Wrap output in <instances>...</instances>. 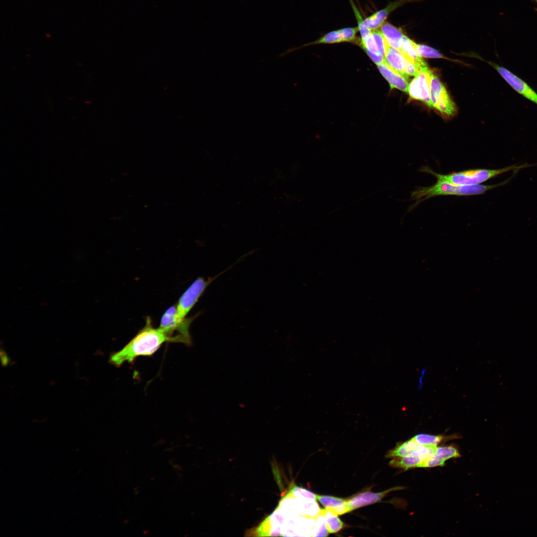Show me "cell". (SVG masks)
I'll return each instance as SVG.
<instances>
[{
    "instance_id": "cell-1",
    "label": "cell",
    "mask_w": 537,
    "mask_h": 537,
    "mask_svg": "<svg viewBox=\"0 0 537 537\" xmlns=\"http://www.w3.org/2000/svg\"><path fill=\"white\" fill-rule=\"evenodd\" d=\"M314 494L293 485L281 497L276 508L251 532L256 536H302L306 521L317 517Z\"/></svg>"
},
{
    "instance_id": "cell-2",
    "label": "cell",
    "mask_w": 537,
    "mask_h": 537,
    "mask_svg": "<svg viewBox=\"0 0 537 537\" xmlns=\"http://www.w3.org/2000/svg\"><path fill=\"white\" fill-rule=\"evenodd\" d=\"M165 343H179L175 337L167 335L159 327H153L147 317L144 326L121 350L110 355L109 362L119 367L127 362L132 364L139 357L153 356Z\"/></svg>"
},
{
    "instance_id": "cell-3",
    "label": "cell",
    "mask_w": 537,
    "mask_h": 537,
    "mask_svg": "<svg viewBox=\"0 0 537 537\" xmlns=\"http://www.w3.org/2000/svg\"><path fill=\"white\" fill-rule=\"evenodd\" d=\"M534 165L527 164L520 165L515 164L501 169H476L452 172L446 175L438 174L427 166L422 168L421 171L434 176L438 181L456 185H471L479 184L511 171L519 170Z\"/></svg>"
},
{
    "instance_id": "cell-4",
    "label": "cell",
    "mask_w": 537,
    "mask_h": 537,
    "mask_svg": "<svg viewBox=\"0 0 537 537\" xmlns=\"http://www.w3.org/2000/svg\"><path fill=\"white\" fill-rule=\"evenodd\" d=\"M513 177L503 182L492 185L475 184L456 185L451 183L437 182L433 185L419 187L411 193V198L416 200L415 206L421 202L432 197L440 195L470 196L482 194L487 190L507 183Z\"/></svg>"
},
{
    "instance_id": "cell-5",
    "label": "cell",
    "mask_w": 537,
    "mask_h": 537,
    "mask_svg": "<svg viewBox=\"0 0 537 537\" xmlns=\"http://www.w3.org/2000/svg\"><path fill=\"white\" fill-rule=\"evenodd\" d=\"M200 314L179 319L177 314L176 305L170 307L162 315L159 328L167 335L177 338L179 343L190 346L192 344L189 328L193 321Z\"/></svg>"
},
{
    "instance_id": "cell-6",
    "label": "cell",
    "mask_w": 537,
    "mask_h": 537,
    "mask_svg": "<svg viewBox=\"0 0 537 537\" xmlns=\"http://www.w3.org/2000/svg\"><path fill=\"white\" fill-rule=\"evenodd\" d=\"M236 263L213 277L205 280L203 277H199L194 280L182 294L176 305L178 317L181 320L185 318L199 298L202 295L207 286L218 276L231 268Z\"/></svg>"
},
{
    "instance_id": "cell-7",
    "label": "cell",
    "mask_w": 537,
    "mask_h": 537,
    "mask_svg": "<svg viewBox=\"0 0 537 537\" xmlns=\"http://www.w3.org/2000/svg\"><path fill=\"white\" fill-rule=\"evenodd\" d=\"M430 98L432 107L443 116H452L456 112L455 104L450 98L444 85L432 72L430 78Z\"/></svg>"
},
{
    "instance_id": "cell-8",
    "label": "cell",
    "mask_w": 537,
    "mask_h": 537,
    "mask_svg": "<svg viewBox=\"0 0 537 537\" xmlns=\"http://www.w3.org/2000/svg\"><path fill=\"white\" fill-rule=\"evenodd\" d=\"M498 73L504 80L515 91L537 105V92L526 81L506 68L493 62H488Z\"/></svg>"
},
{
    "instance_id": "cell-9",
    "label": "cell",
    "mask_w": 537,
    "mask_h": 537,
    "mask_svg": "<svg viewBox=\"0 0 537 537\" xmlns=\"http://www.w3.org/2000/svg\"><path fill=\"white\" fill-rule=\"evenodd\" d=\"M432 72L427 67L423 68L410 82L408 92L410 97L420 100L432 107L430 98V78Z\"/></svg>"
},
{
    "instance_id": "cell-10",
    "label": "cell",
    "mask_w": 537,
    "mask_h": 537,
    "mask_svg": "<svg viewBox=\"0 0 537 537\" xmlns=\"http://www.w3.org/2000/svg\"><path fill=\"white\" fill-rule=\"evenodd\" d=\"M404 488L403 487H394L380 492H363L347 499V505L349 512L360 507L369 505L380 501L389 493Z\"/></svg>"
},
{
    "instance_id": "cell-11",
    "label": "cell",
    "mask_w": 537,
    "mask_h": 537,
    "mask_svg": "<svg viewBox=\"0 0 537 537\" xmlns=\"http://www.w3.org/2000/svg\"><path fill=\"white\" fill-rule=\"evenodd\" d=\"M460 456L458 449L453 445L437 447L433 455L422 462L419 467L443 466L446 460Z\"/></svg>"
},
{
    "instance_id": "cell-12",
    "label": "cell",
    "mask_w": 537,
    "mask_h": 537,
    "mask_svg": "<svg viewBox=\"0 0 537 537\" xmlns=\"http://www.w3.org/2000/svg\"><path fill=\"white\" fill-rule=\"evenodd\" d=\"M377 67L380 73L389 84L391 89H396L408 92V79L391 67L386 61L378 65Z\"/></svg>"
},
{
    "instance_id": "cell-13",
    "label": "cell",
    "mask_w": 537,
    "mask_h": 537,
    "mask_svg": "<svg viewBox=\"0 0 537 537\" xmlns=\"http://www.w3.org/2000/svg\"><path fill=\"white\" fill-rule=\"evenodd\" d=\"M410 0H398L390 3L386 8L379 10L370 16L363 20L364 25L369 29L372 30L381 27L390 13L395 8L399 6Z\"/></svg>"
},
{
    "instance_id": "cell-14",
    "label": "cell",
    "mask_w": 537,
    "mask_h": 537,
    "mask_svg": "<svg viewBox=\"0 0 537 537\" xmlns=\"http://www.w3.org/2000/svg\"><path fill=\"white\" fill-rule=\"evenodd\" d=\"M317 500L325 507L338 515L349 513L347 499L328 495L316 494Z\"/></svg>"
},
{
    "instance_id": "cell-15",
    "label": "cell",
    "mask_w": 537,
    "mask_h": 537,
    "mask_svg": "<svg viewBox=\"0 0 537 537\" xmlns=\"http://www.w3.org/2000/svg\"><path fill=\"white\" fill-rule=\"evenodd\" d=\"M385 59L388 65L409 79L405 74L408 59L400 51L389 45L385 55Z\"/></svg>"
},
{
    "instance_id": "cell-16",
    "label": "cell",
    "mask_w": 537,
    "mask_h": 537,
    "mask_svg": "<svg viewBox=\"0 0 537 537\" xmlns=\"http://www.w3.org/2000/svg\"><path fill=\"white\" fill-rule=\"evenodd\" d=\"M399 51L406 58L414 63L421 67L427 66L426 63L419 55L416 50L415 43L404 34L402 37L401 48Z\"/></svg>"
},
{
    "instance_id": "cell-17",
    "label": "cell",
    "mask_w": 537,
    "mask_h": 537,
    "mask_svg": "<svg viewBox=\"0 0 537 537\" xmlns=\"http://www.w3.org/2000/svg\"><path fill=\"white\" fill-rule=\"evenodd\" d=\"M381 28L388 44L391 47L400 50L404 35L401 30L387 22L384 23Z\"/></svg>"
},
{
    "instance_id": "cell-18",
    "label": "cell",
    "mask_w": 537,
    "mask_h": 537,
    "mask_svg": "<svg viewBox=\"0 0 537 537\" xmlns=\"http://www.w3.org/2000/svg\"><path fill=\"white\" fill-rule=\"evenodd\" d=\"M421 446V445L419 444L411 438L410 440L397 446L394 448L390 450L387 454L386 457L395 458L409 456L420 448Z\"/></svg>"
},
{
    "instance_id": "cell-19",
    "label": "cell",
    "mask_w": 537,
    "mask_h": 537,
    "mask_svg": "<svg viewBox=\"0 0 537 537\" xmlns=\"http://www.w3.org/2000/svg\"><path fill=\"white\" fill-rule=\"evenodd\" d=\"M417 443L423 446H435L442 442H446L458 438V436L452 435L450 436L433 435L427 434H419L412 438Z\"/></svg>"
},
{
    "instance_id": "cell-20",
    "label": "cell",
    "mask_w": 537,
    "mask_h": 537,
    "mask_svg": "<svg viewBox=\"0 0 537 537\" xmlns=\"http://www.w3.org/2000/svg\"><path fill=\"white\" fill-rule=\"evenodd\" d=\"M424 461V460L419 456L410 455L402 457L393 458L389 462V465L394 467L407 470L409 468L419 467L421 463Z\"/></svg>"
},
{
    "instance_id": "cell-21",
    "label": "cell",
    "mask_w": 537,
    "mask_h": 537,
    "mask_svg": "<svg viewBox=\"0 0 537 537\" xmlns=\"http://www.w3.org/2000/svg\"><path fill=\"white\" fill-rule=\"evenodd\" d=\"M329 533H336L344 527L343 522L338 515L326 509L321 510Z\"/></svg>"
},
{
    "instance_id": "cell-22",
    "label": "cell",
    "mask_w": 537,
    "mask_h": 537,
    "mask_svg": "<svg viewBox=\"0 0 537 537\" xmlns=\"http://www.w3.org/2000/svg\"><path fill=\"white\" fill-rule=\"evenodd\" d=\"M345 42L342 29L328 32L312 44H333Z\"/></svg>"
},
{
    "instance_id": "cell-23",
    "label": "cell",
    "mask_w": 537,
    "mask_h": 537,
    "mask_svg": "<svg viewBox=\"0 0 537 537\" xmlns=\"http://www.w3.org/2000/svg\"><path fill=\"white\" fill-rule=\"evenodd\" d=\"M375 43L379 53L385 57L387 49L389 45L381 30L374 29L371 30Z\"/></svg>"
},
{
    "instance_id": "cell-24",
    "label": "cell",
    "mask_w": 537,
    "mask_h": 537,
    "mask_svg": "<svg viewBox=\"0 0 537 537\" xmlns=\"http://www.w3.org/2000/svg\"><path fill=\"white\" fill-rule=\"evenodd\" d=\"M416 50L421 57L431 58H445L436 49L423 44L415 43Z\"/></svg>"
},
{
    "instance_id": "cell-25",
    "label": "cell",
    "mask_w": 537,
    "mask_h": 537,
    "mask_svg": "<svg viewBox=\"0 0 537 537\" xmlns=\"http://www.w3.org/2000/svg\"><path fill=\"white\" fill-rule=\"evenodd\" d=\"M312 536L325 537L329 534L323 516L320 512L316 517V524L312 530Z\"/></svg>"
},
{
    "instance_id": "cell-26",
    "label": "cell",
    "mask_w": 537,
    "mask_h": 537,
    "mask_svg": "<svg viewBox=\"0 0 537 537\" xmlns=\"http://www.w3.org/2000/svg\"><path fill=\"white\" fill-rule=\"evenodd\" d=\"M0 358L2 366H7L10 362V358L7 354L2 350L0 352Z\"/></svg>"
},
{
    "instance_id": "cell-27",
    "label": "cell",
    "mask_w": 537,
    "mask_h": 537,
    "mask_svg": "<svg viewBox=\"0 0 537 537\" xmlns=\"http://www.w3.org/2000/svg\"><path fill=\"white\" fill-rule=\"evenodd\" d=\"M533 1H534V2H535V3H537V0H533ZM535 9V10H536V11H537V7H536Z\"/></svg>"
}]
</instances>
